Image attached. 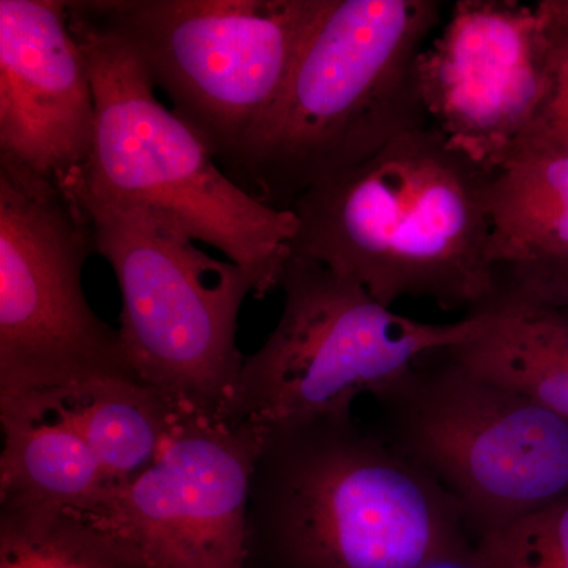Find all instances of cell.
Segmentation results:
<instances>
[{"mask_svg": "<svg viewBox=\"0 0 568 568\" xmlns=\"http://www.w3.org/2000/svg\"><path fill=\"white\" fill-rule=\"evenodd\" d=\"M488 174L435 126L399 134L291 205L293 253L361 283L388 308L424 298L470 315L499 287Z\"/></svg>", "mask_w": 568, "mask_h": 568, "instance_id": "obj_1", "label": "cell"}, {"mask_svg": "<svg viewBox=\"0 0 568 568\" xmlns=\"http://www.w3.org/2000/svg\"><path fill=\"white\" fill-rule=\"evenodd\" d=\"M463 537L457 500L353 413L267 426L246 568H418Z\"/></svg>", "mask_w": 568, "mask_h": 568, "instance_id": "obj_2", "label": "cell"}, {"mask_svg": "<svg viewBox=\"0 0 568 568\" xmlns=\"http://www.w3.org/2000/svg\"><path fill=\"white\" fill-rule=\"evenodd\" d=\"M439 0H324L278 100L224 170L271 207L429 125L417 61Z\"/></svg>", "mask_w": 568, "mask_h": 568, "instance_id": "obj_3", "label": "cell"}, {"mask_svg": "<svg viewBox=\"0 0 568 568\" xmlns=\"http://www.w3.org/2000/svg\"><path fill=\"white\" fill-rule=\"evenodd\" d=\"M67 10L97 111L91 156L67 186L166 216L245 268L254 297L278 290L297 233L293 211L271 207L239 185L203 138L156 100L155 84L129 43L78 0Z\"/></svg>", "mask_w": 568, "mask_h": 568, "instance_id": "obj_4", "label": "cell"}, {"mask_svg": "<svg viewBox=\"0 0 568 568\" xmlns=\"http://www.w3.org/2000/svg\"><path fill=\"white\" fill-rule=\"evenodd\" d=\"M67 189L88 209L97 253L118 278L119 335L136 379L181 409L227 414L245 361L237 321L252 276L160 213Z\"/></svg>", "mask_w": 568, "mask_h": 568, "instance_id": "obj_5", "label": "cell"}, {"mask_svg": "<svg viewBox=\"0 0 568 568\" xmlns=\"http://www.w3.org/2000/svg\"><path fill=\"white\" fill-rule=\"evenodd\" d=\"M379 432L457 500L474 540L568 496V418L446 349L375 396Z\"/></svg>", "mask_w": 568, "mask_h": 568, "instance_id": "obj_6", "label": "cell"}, {"mask_svg": "<svg viewBox=\"0 0 568 568\" xmlns=\"http://www.w3.org/2000/svg\"><path fill=\"white\" fill-rule=\"evenodd\" d=\"M274 331L245 357L227 416L264 426L353 413L358 396L395 386L426 355L476 335L480 312L435 324L392 312L361 283L294 254Z\"/></svg>", "mask_w": 568, "mask_h": 568, "instance_id": "obj_7", "label": "cell"}, {"mask_svg": "<svg viewBox=\"0 0 568 568\" xmlns=\"http://www.w3.org/2000/svg\"><path fill=\"white\" fill-rule=\"evenodd\" d=\"M224 168L282 93L324 0H78Z\"/></svg>", "mask_w": 568, "mask_h": 568, "instance_id": "obj_8", "label": "cell"}, {"mask_svg": "<svg viewBox=\"0 0 568 568\" xmlns=\"http://www.w3.org/2000/svg\"><path fill=\"white\" fill-rule=\"evenodd\" d=\"M92 253L95 231L77 194L0 155V394L141 384L119 331L85 298Z\"/></svg>", "mask_w": 568, "mask_h": 568, "instance_id": "obj_9", "label": "cell"}, {"mask_svg": "<svg viewBox=\"0 0 568 568\" xmlns=\"http://www.w3.org/2000/svg\"><path fill=\"white\" fill-rule=\"evenodd\" d=\"M267 426L182 409L159 457L81 517L145 568H246L254 467Z\"/></svg>", "mask_w": 568, "mask_h": 568, "instance_id": "obj_10", "label": "cell"}, {"mask_svg": "<svg viewBox=\"0 0 568 568\" xmlns=\"http://www.w3.org/2000/svg\"><path fill=\"white\" fill-rule=\"evenodd\" d=\"M429 125L485 170L507 162L536 119L548 82L538 3L457 0L417 61Z\"/></svg>", "mask_w": 568, "mask_h": 568, "instance_id": "obj_11", "label": "cell"}, {"mask_svg": "<svg viewBox=\"0 0 568 568\" xmlns=\"http://www.w3.org/2000/svg\"><path fill=\"white\" fill-rule=\"evenodd\" d=\"M91 73L63 0H0V155L61 185L95 134Z\"/></svg>", "mask_w": 568, "mask_h": 568, "instance_id": "obj_12", "label": "cell"}, {"mask_svg": "<svg viewBox=\"0 0 568 568\" xmlns=\"http://www.w3.org/2000/svg\"><path fill=\"white\" fill-rule=\"evenodd\" d=\"M0 521L84 517L110 489L80 433L37 394H0Z\"/></svg>", "mask_w": 568, "mask_h": 568, "instance_id": "obj_13", "label": "cell"}, {"mask_svg": "<svg viewBox=\"0 0 568 568\" xmlns=\"http://www.w3.org/2000/svg\"><path fill=\"white\" fill-rule=\"evenodd\" d=\"M497 291L568 293V153L519 152L489 171Z\"/></svg>", "mask_w": 568, "mask_h": 568, "instance_id": "obj_14", "label": "cell"}, {"mask_svg": "<svg viewBox=\"0 0 568 568\" xmlns=\"http://www.w3.org/2000/svg\"><path fill=\"white\" fill-rule=\"evenodd\" d=\"M477 334L447 354L489 383L568 418V293L499 290Z\"/></svg>", "mask_w": 568, "mask_h": 568, "instance_id": "obj_15", "label": "cell"}, {"mask_svg": "<svg viewBox=\"0 0 568 568\" xmlns=\"http://www.w3.org/2000/svg\"><path fill=\"white\" fill-rule=\"evenodd\" d=\"M40 395L92 448L110 489L129 484L159 457L181 407L142 384L95 379Z\"/></svg>", "mask_w": 568, "mask_h": 568, "instance_id": "obj_16", "label": "cell"}, {"mask_svg": "<svg viewBox=\"0 0 568 568\" xmlns=\"http://www.w3.org/2000/svg\"><path fill=\"white\" fill-rule=\"evenodd\" d=\"M0 568H145L121 541L77 515L0 521Z\"/></svg>", "mask_w": 568, "mask_h": 568, "instance_id": "obj_17", "label": "cell"}, {"mask_svg": "<svg viewBox=\"0 0 568 568\" xmlns=\"http://www.w3.org/2000/svg\"><path fill=\"white\" fill-rule=\"evenodd\" d=\"M491 568H568V496L477 541Z\"/></svg>", "mask_w": 568, "mask_h": 568, "instance_id": "obj_18", "label": "cell"}, {"mask_svg": "<svg viewBox=\"0 0 568 568\" xmlns=\"http://www.w3.org/2000/svg\"><path fill=\"white\" fill-rule=\"evenodd\" d=\"M537 3L548 40L547 91L514 155L519 152L568 153V0Z\"/></svg>", "mask_w": 568, "mask_h": 568, "instance_id": "obj_19", "label": "cell"}, {"mask_svg": "<svg viewBox=\"0 0 568 568\" xmlns=\"http://www.w3.org/2000/svg\"><path fill=\"white\" fill-rule=\"evenodd\" d=\"M418 568H491V566L478 548L477 541L470 537H463L437 551Z\"/></svg>", "mask_w": 568, "mask_h": 568, "instance_id": "obj_20", "label": "cell"}]
</instances>
